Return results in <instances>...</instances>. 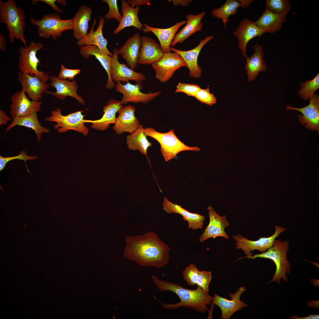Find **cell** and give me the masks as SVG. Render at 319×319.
I'll return each instance as SVG.
<instances>
[{
  "instance_id": "cell-1",
  "label": "cell",
  "mask_w": 319,
  "mask_h": 319,
  "mask_svg": "<svg viewBox=\"0 0 319 319\" xmlns=\"http://www.w3.org/2000/svg\"><path fill=\"white\" fill-rule=\"evenodd\" d=\"M125 242L124 257L141 266L160 268L169 262L170 248L156 233L148 232L141 235L128 236Z\"/></svg>"
},
{
  "instance_id": "cell-2",
  "label": "cell",
  "mask_w": 319,
  "mask_h": 319,
  "mask_svg": "<svg viewBox=\"0 0 319 319\" xmlns=\"http://www.w3.org/2000/svg\"><path fill=\"white\" fill-rule=\"evenodd\" d=\"M152 279L157 288L162 291H170L175 293L180 301L175 303L165 304L155 297L164 309L168 310H175L180 307H186L201 313H204L208 309L207 306L211 304L214 297L197 286L195 289L185 288L176 283L160 279L153 275Z\"/></svg>"
},
{
  "instance_id": "cell-3",
  "label": "cell",
  "mask_w": 319,
  "mask_h": 319,
  "mask_svg": "<svg viewBox=\"0 0 319 319\" xmlns=\"http://www.w3.org/2000/svg\"><path fill=\"white\" fill-rule=\"evenodd\" d=\"M0 22L6 24L11 43L15 39L19 40L25 46H27L24 36L26 25L25 12L17 6L15 0H8L6 2L0 0Z\"/></svg>"
},
{
  "instance_id": "cell-4",
  "label": "cell",
  "mask_w": 319,
  "mask_h": 319,
  "mask_svg": "<svg viewBox=\"0 0 319 319\" xmlns=\"http://www.w3.org/2000/svg\"><path fill=\"white\" fill-rule=\"evenodd\" d=\"M288 241H281L275 239L273 245L265 252L249 256L241 257L237 260L243 258L254 260L257 258H262L272 260L276 266L274 274L271 280L268 283L275 282L278 284L282 279L285 282L288 281L287 274H291V265L287 258V253L289 249Z\"/></svg>"
},
{
  "instance_id": "cell-5",
  "label": "cell",
  "mask_w": 319,
  "mask_h": 319,
  "mask_svg": "<svg viewBox=\"0 0 319 319\" xmlns=\"http://www.w3.org/2000/svg\"><path fill=\"white\" fill-rule=\"evenodd\" d=\"M144 132L146 136L153 138L159 143L161 153L166 162L174 158L182 151H200L199 148L197 147H191L185 145L178 138L173 129H171L166 133H162L150 127L144 128Z\"/></svg>"
},
{
  "instance_id": "cell-6",
  "label": "cell",
  "mask_w": 319,
  "mask_h": 319,
  "mask_svg": "<svg viewBox=\"0 0 319 319\" xmlns=\"http://www.w3.org/2000/svg\"><path fill=\"white\" fill-rule=\"evenodd\" d=\"M30 22L38 27L39 36L45 39L52 37L55 40L62 36L66 30H72V19H62L58 14H49L43 16L40 20L31 18Z\"/></svg>"
},
{
  "instance_id": "cell-7",
  "label": "cell",
  "mask_w": 319,
  "mask_h": 319,
  "mask_svg": "<svg viewBox=\"0 0 319 319\" xmlns=\"http://www.w3.org/2000/svg\"><path fill=\"white\" fill-rule=\"evenodd\" d=\"M43 46L41 43L31 41L28 46L20 47L19 50L18 68L23 73L35 75L42 81L47 82L49 76L38 69L40 61L37 57V53Z\"/></svg>"
},
{
  "instance_id": "cell-8",
  "label": "cell",
  "mask_w": 319,
  "mask_h": 319,
  "mask_svg": "<svg viewBox=\"0 0 319 319\" xmlns=\"http://www.w3.org/2000/svg\"><path fill=\"white\" fill-rule=\"evenodd\" d=\"M82 110H79L64 115L62 114L61 109L57 108L56 110L51 112V115L46 118L45 120L56 123L54 128L60 133L72 130L87 136L89 133V129L84 125L85 115L82 113Z\"/></svg>"
},
{
  "instance_id": "cell-9",
  "label": "cell",
  "mask_w": 319,
  "mask_h": 319,
  "mask_svg": "<svg viewBox=\"0 0 319 319\" xmlns=\"http://www.w3.org/2000/svg\"><path fill=\"white\" fill-rule=\"evenodd\" d=\"M156 78L162 83L168 81L175 71L182 67L186 66L185 62L178 54L170 52L164 54L159 61L152 64Z\"/></svg>"
},
{
  "instance_id": "cell-10",
  "label": "cell",
  "mask_w": 319,
  "mask_h": 319,
  "mask_svg": "<svg viewBox=\"0 0 319 319\" xmlns=\"http://www.w3.org/2000/svg\"><path fill=\"white\" fill-rule=\"evenodd\" d=\"M275 228L274 233L271 236L260 237L255 241L249 240L240 234L234 235L233 238L236 241V249L242 250L245 256H252L251 251L254 250H258L262 253L265 252L273 245L276 237L287 229L280 226L275 225Z\"/></svg>"
},
{
  "instance_id": "cell-11",
  "label": "cell",
  "mask_w": 319,
  "mask_h": 319,
  "mask_svg": "<svg viewBox=\"0 0 319 319\" xmlns=\"http://www.w3.org/2000/svg\"><path fill=\"white\" fill-rule=\"evenodd\" d=\"M142 87L141 82H137L134 85L128 81L124 84L121 82H118L115 85V90L123 95L121 101L122 105L131 102L146 104L158 96L161 93V91H158L143 93L141 91Z\"/></svg>"
},
{
  "instance_id": "cell-12",
  "label": "cell",
  "mask_w": 319,
  "mask_h": 319,
  "mask_svg": "<svg viewBox=\"0 0 319 319\" xmlns=\"http://www.w3.org/2000/svg\"><path fill=\"white\" fill-rule=\"evenodd\" d=\"M11 103L9 113L13 119L17 117L27 116L35 112H38L41 108L42 101L31 100L22 90L17 91L11 97Z\"/></svg>"
},
{
  "instance_id": "cell-13",
  "label": "cell",
  "mask_w": 319,
  "mask_h": 319,
  "mask_svg": "<svg viewBox=\"0 0 319 319\" xmlns=\"http://www.w3.org/2000/svg\"><path fill=\"white\" fill-rule=\"evenodd\" d=\"M246 290L245 287L242 286L239 288L234 293H230L229 297L231 298L230 300L214 293L212 303L220 308L222 312L221 319H229L235 312L248 305L240 300L241 295Z\"/></svg>"
},
{
  "instance_id": "cell-14",
  "label": "cell",
  "mask_w": 319,
  "mask_h": 319,
  "mask_svg": "<svg viewBox=\"0 0 319 319\" xmlns=\"http://www.w3.org/2000/svg\"><path fill=\"white\" fill-rule=\"evenodd\" d=\"M266 33L265 30L258 27L253 21L245 18L240 22L233 34L237 38L238 48L246 60L248 58L246 47L248 42L255 37H260Z\"/></svg>"
},
{
  "instance_id": "cell-15",
  "label": "cell",
  "mask_w": 319,
  "mask_h": 319,
  "mask_svg": "<svg viewBox=\"0 0 319 319\" xmlns=\"http://www.w3.org/2000/svg\"><path fill=\"white\" fill-rule=\"evenodd\" d=\"M309 105L301 108L287 105L286 109L301 112L302 114L298 115L299 121L302 125L312 130L319 131V96L314 94L310 99Z\"/></svg>"
},
{
  "instance_id": "cell-16",
  "label": "cell",
  "mask_w": 319,
  "mask_h": 319,
  "mask_svg": "<svg viewBox=\"0 0 319 319\" xmlns=\"http://www.w3.org/2000/svg\"><path fill=\"white\" fill-rule=\"evenodd\" d=\"M17 78L22 85V90L27 94L28 98L32 100L40 101L42 94L50 87L47 82L42 81L35 75H32L19 71Z\"/></svg>"
},
{
  "instance_id": "cell-17",
  "label": "cell",
  "mask_w": 319,
  "mask_h": 319,
  "mask_svg": "<svg viewBox=\"0 0 319 319\" xmlns=\"http://www.w3.org/2000/svg\"><path fill=\"white\" fill-rule=\"evenodd\" d=\"M207 209L209 218V223L201 235L199 239V241L203 242L208 239L214 238L218 237H222L229 239V236L225 231V229L228 227L229 225L225 215L221 216L211 206H208Z\"/></svg>"
},
{
  "instance_id": "cell-18",
  "label": "cell",
  "mask_w": 319,
  "mask_h": 319,
  "mask_svg": "<svg viewBox=\"0 0 319 319\" xmlns=\"http://www.w3.org/2000/svg\"><path fill=\"white\" fill-rule=\"evenodd\" d=\"M118 50L115 48L112 56L111 76L113 80L116 83L121 82L124 83L130 80L137 82L144 81L146 77L143 73L135 72L124 63L119 62Z\"/></svg>"
},
{
  "instance_id": "cell-19",
  "label": "cell",
  "mask_w": 319,
  "mask_h": 319,
  "mask_svg": "<svg viewBox=\"0 0 319 319\" xmlns=\"http://www.w3.org/2000/svg\"><path fill=\"white\" fill-rule=\"evenodd\" d=\"M213 38L211 35L201 40L199 44L195 48L190 50L183 51L170 47V51L179 54L185 62L186 67L189 71V76L195 78H199L202 74V69L198 63V58L199 54L203 46Z\"/></svg>"
},
{
  "instance_id": "cell-20",
  "label": "cell",
  "mask_w": 319,
  "mask_h": 319,
  "mask_svg": "<svg viewBox=\"0 0 319 319\" xmlns=\"http://www.w3.org/2000/svg\"><path fill=\"white\" fill-rule=\"evenodd\" d=\"M48 79L50 81V86L54 87L56 91L52 92L47 90L45 92V94L52 95L63 100L67 96L71 97L80 103L84 105V101L77 93L78 85L75 80L69 81L66 79H62L55 75L50 76Z\"/></svg>"
},
{
  "instance_id": "cell-21",
  "label": "cell",
  "mask_w": 319,
  "mask_h": 319,
  "mask_svg": "<svg viewBox=\"0 0 319 319\" xmlns=\"http://www.w3.org/2000/svg\"><path fill=\"white\" fill-rule=\"evenodd\" d=\"M135 108L130 105L122 106L118 111L113 129L116 134H121L124 132L132 134L140 125V122L135 115Z\"/></svg>"
},
{
  "instance_id": "cell-22",
  "label": "cell",
  "mask_w": 319,
  "mask_h": 319,
  "mask_svg": "<svg viewBox=\"0 0 319 319\" xmlns=\"http://www.w3.org/2000/svg\"><path fill=\"white\" fill-rule=\"evenodd\" d=\"M160 44L154 39L141 36V44L138 63L149 65L160 60L164 54Z\"/></svg>"
},
{
  "instance_id": "cell-23",
  "label": "cell",
  "mask_w": 319,
  "mask_h": 319,
  "mask_svg": "<svg viewBox=\"0 0 319 319\" xmlns=\"http://www.w3.org/2000/svg\"><path fill=\"white\" fill-rule=\"evenodd\" d=\"M162 205L163 210L167 213L181 215L184 221H187L188 228L195 230L203 228L205 219L204 216L190 212L181 206L170 202L166 197L164 198Z\"/></svg>"
},
{
  "instance_id": "cell-24",
  "label": "cell",
  "mask_w": 319,
  "mask_h": 319,
  "mask_svg": "<svg viewBox=\"0 0 319 319\" xmlns=\"http://www.w3.org/2000/svg\"><path fill=\"white\" fill-rule=\"evenodd\" d=\"M141 36L136 32L127 39L118 50L119 54L126 61L127 64L134 70L137 67L140 54Z\"/></svg>"
},
{
  "instance_id": "cell-25",
  "label": "cell",
  "mask_w": 319,
  "mask_h": 319,
  "mask_svg": "<svg viewBox=\"0 0 319 319\" xmlns=\"http://www.w3.org/2000/svg\"><path fill=\"white\" fill-rule=\"evenodd\" d=\"M96 21V19H94L92 27L89 33L85 37L78 40L77 44L81 47L85 45L97 46L102 51L112 57L113 53L109 51L107 47V40L103 35L102 29L105 21L102 17H100L97 28L94 30Z\"/></svg>"
},
{
  "instance_id": "cell-26",
  "label": "cell",
  "mask_w": 319,
  "mask_h": 319,
  "mask_svg": "<svg viewBox=\"0 0 319 319\" xmlns=\"http://www.w3.org/2000/svg\"><path fill=\"white\" fill-rule=\"evenodd\" d=\"M187 21L183 20L177 22L174 25L167 28L154 27L144 24L143 30L145 32H152L157 37L164 53L170 52L171 43L179 29L186 24Z\"/></svg>"
},
{
  "instance_id": "cell-27",
  "label": "cell",
  "mask_w": 319,
  "mask_h": 319,
  "mask_svg": "<svg viewBox=\"0 0 319 319\" xmlns=\"http://www.w3.org/2000/svg\"><path fill=\"white\" fill-rule=\"evenodd\" d=\"M79 52L81 56L86 58H89L91 55L95 56L107 73L108 79L105 87L108 89H112L115 87L111 76L112 56L102 52L95 45L82 46Z\"/></svg>"
},
{
  "instance_id": "cell-28",
  "label": "cell",
  "mask_w": 319,
  "mask_h": 319,
  "mask_svg": "<svg viewBox=\"0 0 319 319\" xmlns=\"http://www.w3.org/2000/svg\"><path fill=\"white\" fill-rule=\"evenodd\" d=\"M122 105L121 101L112 99L103 108L104 113L101 118L95 120H84V122L91 123V127L92 128L102 131L106 130L110 124H115L117 119L115 114Z\"/></svg>"
},
{
  "instance_id": "cell-29",
  "label": "cell",
  "mask_w": 319,
  "mask_h": 319,
  "mask_svg": "<svg viewBox=\"0 0 319 319\" xmlns=\"http://www.w3.org/2000/svg\"><path fill=\"white\" fill-rule=\"evenodd\" d=\"M183 278L187 284L197 286L204 291L209 292V287L211 281V272L200 271L194 264H189L183 270Z\"/></svg>"
},
{
  "instance_id": "cell-30",
  "label": "cell",
  "mask_w": 319,
  "mask_h": 319,
  "mask_svg": "<svg viewBox=\"0 0 319 319\" xmlns=\"http://www.w3.org/2000/svg\"><path fill=\"white\" fill-rule=\"evenodd\" d=\"M288 13H277L266 8L262 14L255 22L260 28L272 34L280 30L286 21Z\"/></svg>"
},
{
  "instance_id": "cell-31",
  "label": "cell",
  "mask_w": 319,
  "mask_h": 319,
  "mask_svg": "<svg viewBox=\"0 0 319 319\" xmlns=\"http://www.w3.org/2000/svg\"><path fill=\"white\" fill-rule=\"evenodd\" d=\"M253 54L246 60L245 70L246 71L249 82H252L257 77L260 72L267 70L266 65L263 59V46L258 43L252 47Z\"/></svg>"
},
{
  "instance_id": "cell-32",
  "label": "cell",
  "mask_w": 319,
  "mask_h": 319,
  "mask_svg": "<svg viewBox=\"0 0 319 319\" xmlns=\"http://www.w3.org/2000/svg\"><path fill=\"white\" fill-rule=\"evenodd\" d=\"M206 14V12L203 11L196 15L191 14L186 15V24L175 35L171 46H174L178 43L181 44L193 34L201 31L203 25L201 20Z\"/></svg>"
},
{
  "instance_id": "cell-33",
  "label": "cell",
  "mask_w": 319,
  "mask_h": 319,
  "mask_svg": "<svg viewBox=\"0 0 319 319\" xmlns=\"http://www.w3.org/2000/svg\"><path fill=\"white\" fill-rule=\"evenodd\" d=\"M92 9L88 6H82L72 18V30L74 38L78 40L88 34L89 24L91 19Z\"/></svg>"
},
{
  "instance_id": "cell-34",
  "label": "cell",
  "mask_w": 319,
  "mask_h": 319,
  "mask_svg": "<svg viewBox=\"0 0 319 319\" xmlns=\"http://www.w3.org/2000/svg\"><path fill=\"white\" fill-rule=\"evenodd\" d=\"M121 2L122 17L119 25L114 30L113 34H116L124 28L131 26L142 30L143 25L140 22L138 16L140 10L139 6L133 7L124 0H121Z\"/></svg>"
},
{
  "instance_id": "cell-35",
  "label": "cell",
  "mask_w": 319,
  "mask_h": 319,
  "mask_svg": "<svg viewBox=\"0 0 319 319\" xmlns=\"http://www.w3.org/2000/svg\"><path fill=\"white\" fill-rule=\"evenodd\" d=\"M16 126H24L33 130L38 142L40 140L43 133H48L50 131L49 129L40 124L37 112L27 116L15 117L13 119L12 123L7 127L6 131H8Z\"/></svg>"
},
{
  "instance_id": "cell-36",
  "label": "cell",
  "mask_w": 319,
  "mask_h": 319,
  "mask_svg": "<svg viewBox=\"0 0 319 319\" xmlns=\"http://www.w3.org/2000/svg\"><path fill=\"white\" fill-rule=\"evenodd\" d=\"M146 136L143 125L140 124L132 134L127 136L126 143L128 149L138 150L141 154L147 156V149L151 147L152 143L148 140Z\"/></svg>"
},
{
  "instance_id": "cell-37",
  "label": "cell",
  "mask_w": 319,
  "mask_h": 319,
  "mask_svg": "<svg viewBox=\"0 0 319 319\" xmlns=\"http://www.w3.org/2000/svg\"><path fill=\"white\" fill-rule=\"evenodd\" d=\"M240 6L238 1L227 0L220 7L213 9L211 14L214 17L221 19L225 28L229 21V17L236 14L238 8Z\"/></svg>"
},
{
  "instance_id": "cell-38",
  "label": "cell",
  "mask_w": 319,
  "mask_h": 319,
  "mask_svg": "<svg viewBox=\"0 0 319 319\" xmlns=\"http://www.w3.org/2000/svg\"><path fill=\"white\" fill-rule=\"evenodd\" d=\"M300 85L301 89L298 92V95L305 100L310 99L319 88V73L311 80L301 82Z\"/></svg>"
},
{
  "instance_id": "cell-39",
  "label": "cell",
  "mask_w": 319,
  "mask_h": 319,
  "mask_svg": "<svg viewBox=\"0 0 319 319\" xmlns=\"http://www.w3.org/2000/svg\"><path fill=\"white\" fill-rule=\"evenodd\" d=\"M292 5L289 0H267L266 8L277 13H288Z\"/></svg>"
},
{
  "instance_id": "cell-40",
  "label": "cell",
  "mask_w": 319,
  "mask_h": 319,
  "mask_svg": "<svg viewBox=\"0 0 319 319\" xmlns=\"http://www.w3.org/2000/svg\"><path fill=\"white\" fill-rule=\"evenodd\" d=\"M38 158L37 156H29L26 153L25 150H23L21 151L19 155L14 157H4L1 155L0 156V171L3 170L9 161L16 159L22 160L25 162V166L28 172H29L28 169L26 165V161L27 160H33L36 159Z\"/></svg>"
},
{
  "instance_id": "cell-41",
  "label": "cell",
  "mask_w": 319,
  "mask_h": 319,
  "mask_svg": "<svg viewBox=\"0 0 319 319\" xmlns=\"http://www.w3.org/2000/svg\"><path fill=\"white\" fill-rule=\"evenodd\" d=\"M106 2L109 7L108 12L104 16V18L108 21L114 19L119 22L121 19L122 15L119 11L117 0H103Z\"/></svg>"
},
{
  "instance_id": "cell-42",
  "label": "cell",
  "mask_w": 319,
  "mask_h": 319,
  "mask_svg": "<svg viewBox=\"0 0 319 319\" xmlns=\"http://www.w3.org/2000/svg\"><path fill=\"white\" fill-rule=\"evenodd\" d=\"M198 100L209 106H212L216 103L217 99L213 94L210 93L209 89H201L197 92L195 97Z\"/></svg>"
},
{
  "instance_id": "cell-43",
  "label": "cell",
  "mask_w": 319,
  "mask_h": 319,
  "mask_svg": "<svg viewBox=\"0 0 319 319\" xmlns=\"http://www.w3.org/2000/svg\"><path fill=\"white\" fill-rule=\"evenodd\" d=\"M201 89L200 87L197 84L179 82L176 86L175 92H183L188 96L195 97Z\"/></svg>"
},
{
  "instance_id": "cell-44",
  "label": "cell",
  "mask_w": 319,
  "mask_h": 319,
  "mask_svg": "<svg viewBox=\"0 0 319 319\" xmlns=\"http://www.w3.org/2000/svg\"><path fill=\"white\" fill-rule=\"evenodd\" d=\"M80 72V69H68L61 65L58 77L62 79H68L69 80H73L75 77Z\"/></svg>"
},
{
  "instance_id": "cell-45",
  "label": "cell",
  "mask_w": 319,
  "mask_h": 319,
  "mask_svg": "<svg viewBox=\"0 0 319 319\" xmlns=\"http://www.w3.org/2000/svg\"><path fill=\"white\" fill-rule=\"evenodd\" d=\"M56 0H34L32 1V4H35L38 1L43 2L50 6L52 9L58 12L63 13V11L58 8L56 4Z\"/></svg>"
},
{
  "instance_id": "cell-46",
  "label": "cell",
  "mask_w": 319,
  "mask_h": 319,
  "mask_svg": "<svg viewBox=\"0 0 319 319\" xmlns=\"http://www.w3.org/2000/svg\"><path fill=\"white\" fill-rule=\"evenodd\" d=\"M151 1L149 0H127V3L131 6L134 7L140 5L149 4Z\"/></svg>"
},
{
  "instance_id": "cell-47",
  "label": "cell",
  "mask_w": 319,
  "mask_h": 319,
  "mask_svg": "<svg viewBox=\"0 0 319 319\" xmlns=\"http://www.w3.org/2000/svg\"><path fill=\"white\" fill-rule=\"evenodd\" d=\"M12 118L8 116L2 110H0V126L7 124L8 122L10 121Z\"/></svg>"
},
{
  "instance_id": "cell-48",
  "label": "cell",
  "mask_w": 319,
  "mask_h": 319,
  "mask_svg": "<svg viewBox=\"0 0 319 319\" xmlns=\"http://www.w3.org/2000/svg\"><path fill=\"white\" fill-rule=\"evenodd\" d=\"M191 0H168L170 2H172L175 6L181 5L183 6H187L191 2Z\"/></svg>"
},
{
  "instance_id": "cell-49",
  "label": "cell",
  "mask_w": 319,
  "mask_h": 319,
  "mask_svg": "<svg viewBox=\"0 0 319 319\" xmlns=\"http://www.w3.org/2000/svg\"><path fill=\"white\" fill-rule=\"evenodd\" d=\"M319 315L318 314H312L309 315L307 316L301 317L294 315L291 317L289 318L292 319H319Z\"/></svg>"
},
{
  "instance_id": "cell-50",
  "label": "cell",
  "mask_w": 319,
  "mask_h": 319,
  "mask_svg": "<svg viewBox=\"0 0 319 319\" xmlns=\"http://www.w3.org/2000/svg\"><path fill=\"white\" fill-rule=\"evenodd\" d=\"M6 48V40L3 34L0 33V50L1 51H4Z\"/></svg>"
},
{
  "instance_id": "cell-51",
  "label": "cell",
  "mask_w": 319,
  "mask_h": 319,
  "mask_svg": "<svg viewBox=\"0 0 319 319\" xmlns=\"http://www.w3.org/2000/svg\"><path fill=\"white\" fill-rule=\"evenodd\" d=\"M241 6L243 8H245L249 6L254 0H239Z\"/></svg>"
},
{
  "instance_id": "cell-52",
  "label": "cell",
  "mask_w": 319,
  "mask_h": 319,
  "mask_svg": "<svg viewBox=\"0 0 319 319\" xmlns=\"http://www.w3.org/2000/svg\"><path fill=\"white\" fill-rule=\"evenodd\" d=\"M57 2L58 3L61 4H62V5H63L64 6L66 5L67 4L66 1L65 0H57Z\"/></svg>"
}]
</instances>
